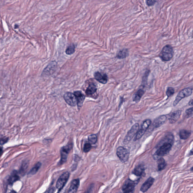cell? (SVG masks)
<instances>
[{
  "mask_svg": "<svg viewBox=\"0 0 193 193\" xmlns=\"http://www.w3.org/2000/svg\"><path fill=\"white\" fill-rule=\"evenodd\" d=\"M174 51L170 45H166L163 48L159 54V57L163 61H169L173 57Z\"/></svg>",
  "mask_w": 193,
  "mask_h": 193,
  "instance_id": "obj_1",
  "label": "cell"
},
{
  "mask_svg": "<svg viewBox=\"0 0 193 193\" xmlns=\"http://www.w3.org/2000/svg\"><path fill=\"white\" fill-rule=\"evenodd\" d=\"M192 93V89L190 87H187L182 90L179 92L176 96V99L173 103V106H176L183 99L191 96Z\"/></svg>",
  "mask_w": 193,
  "mask_h": 193,
  "instance_id": "obj_2",
  "label": "cell"
},
{
  "mask_svg": "<svg viewBox=\"0 0 193 193\" xmlns=\"http://www.w3.org/2000/svg\"><path fill=\"white\" fill-rule=\"evenodd\" d=\"M137 183V181H133L130 179L127 180L122 186L123 193H134Z\"/></svg>",
  "mask_w": 193,
  "mask_h": 193,
  "instance_id": "obj_3",
  "label": "cell"
},
{
  "mask_svg": "<svg viewBox=\"0 0 193 193\" xmlns=\"http://www.w3.org/2000/svg\"><path fill=\"white\" fill-rule=\"evenodd\" d=\"M117 155L121 161L123 163H125L128 161L129 157V152L123 147H119L117 149Z\"/></svg>",
  "mask_w": 193,
  "mask_h": 193,
  "instance_id": "obj_4",
  "label": "cell"
},
{
  "mask_svg": "<svg viewBox=\"0 0 193 193\" xmlns=\"http://www.w3.org/2000/svg\"><path fill=\"white\" fill-rule=\"evenodd\" d=\"M172 144L165 143L162 144L161 146L157 150L156 155L159 157H163L168 154L171 150Z\"/></svg>",
  "mask_w": 193,
  "mask_h": 193,
  "instance_id": "obj_5",
  "label": "cell"
},
{
  "mask_svg": "<svg viewBox=\"0 0 193 193\" xmlns=\"http://www.w3.org/2000/svg\"><path fill=\"white\" fill-rule=\"evenodd\" d=\"M69 177V172H66L63 173L57 182L56 187L59 190L64 188L66 184V183Z\"/></svg>",
  "mask_w": 193,
  "mask_h": 193,
  "instance_id": "obj_6",
  "label": "cell"
},
{
  "mask_svg": "<svg viewBox=\"0 0 193 193\" xmlns=\"http://www.w3.org/2000/svg\"><path fill=\"white\" fill-rule=\"evenodd\" d=\"M139 126L138 123H136L132 126L125 138L124 140V144L128 143L132 139L135 135L137 134L138 132Z\"/></svg>",
  "mask_w": 193,
  "mask_h": 193,
  "instance_id": "obj_7",
  "label": "cell"
},
{
  "mask_svg": "<svg viewBox=\"0 0 193 193\" xmlns=\"http://www.w3.org/2000/svg\"><path fill=\"white\" fill-rule=\"evenodd\" d=\"M72 146L71 144H69L63 147L60 150L61 154V159H60V164H62L66 161L67 159L68 155L69 152L71 150Z\"/></svg>",
  "mask_w": 193,
  "mask_h": 193,
  "instance_id": "obj_8",
  "label": "cell"
},
{
  "mask_svg": "<svg viewBox=\"0 0 193 193\" xmlns=\"http://www.w3.org/2000/svg\"><path fill=\"white\" fill-rule=\"evenodd\" d=\"M64 98L66 102L71 106H76L78 104L76 98L74 94L66 92L64 95Z\"/></svg>",
  "mask_w": 193,
  "mask_h": 193,
  "instance_id": "obj_9",
  "label": "cell"
},
{
  "mask_svg": "<svg viewBox=\"0 0 193 193\" xmlns=\"http://www.w3.org/2000/svg\"><path fill=\"white\" fill-rule=\"evenodd\" d=\"M154 181V179L153 178L149 177L141 186L140 190L141 192L145 193L152 186Z\"/></svg>",
  "mask_w": 193,
  "mask_h": 193,
  "instance_id": "obj_10",
  "label": "cell"
},
{
  "mask_svg": "<svg viewBox=\"0 0 193 193\" xmlns=\"http://www.w3.org/2000/svg\"><path fill=\"white\" fill-rule=\"evenodd\" d=\"M166 118V116L165 115L160 116L156 118L153 123V128H159L165 123Z\"/></svg>",
  "mask_w": 193,
  "mask_h": 193,
  "instance_id": "obj_11",
  "label": "cell"
},
{
  "mask_svg": "<svg viewBox=\"0 0 193 193\" xmlns=\"http://www.w3.org/2000/svg\"><path fill=\"white\" fill-rule=\"evenodd\" d=\"M94 77L96 80L102 84H106L108 82V78L106 74H102L99 72H96Z\"/></svg>",
  "mask_w": 193,
  "mask_h": 193,
  "instance_id": "obj_12",
  "label": "cell"
},
{
  "mask_svg": "<svg viewBox=\"0 0 193 193\" xmlns=\"http://www.w3.org/2000/svg\"><path fill=\"white\" fill-rule=\"evenodd\" d=\"M74 94L76 98L78 105V107L81 108L82 106L85 99V96L80 91H76Z\"/></svg>",
  "mask_w": 193,
  "mask_h": 193,
  "instance_id": "obj_13",
  "label": "cell"
},
{
  "mask_svg": "<svg viewBox=\"0 0 193 193\" xmlns=\"http://www.w3.org/2000/svg\"><path fill=\"white\" fill-rule=\"evenodd\" d=\"M181 114V111L180 110H177V111L173 112L171 113L169 115L168 118L171 123H176L178 120Z\"/></svg>",
  "mask_w": 193,
  "mask_h": 193,
  "instance_id": "obj_14",
  "label": "cell"
},
{
  "mask_svg": "<svg viewBox=\"0 0 193 193\" xmlns=\"http://www.w3.org/2000/svg\"><path fill=\"white\" fill-rule=\"evenodd\" d=\"M80 185V181L78 179L72 181L68 193H75L77 191Z\"/></svg>",
  "mask_w": 193,
  "mask_h": 193,
  "instance_id": "obj_15",
  "label": "cell"
},
{
  "mask_svg": "<svg viewBox=\"0 0 193 193\" xmlns=\"http://www.w3.org/2000/svg\"><path fill=\"white\" fill-rule=\"evenodd\" d=\"M145 168L142 164H139L132 171V173L137 176H143L145 173Z\"/></svg>",
  "mask_w": 193,
  "mask_h": 193,
  "instance_id": "obj_16",
  "label": "cell"
},
{
  "mask_svg": "<svg viewBox=\"0 0 193 193\" xmlns=\"http://www.w3.org/2000/svg\"><path fill=\"white\" fill-rule=\"evenodd\" d=\"M56 63H55V62H52L50 63L43 70V73L45 74H52V72L55 71V69H56Z\"/></svg>",
  "mask_w": 193,
  "mask_h": 193,
  "instance_id": "obj_17",
  "label": "cell"
},
{
  "mask_svg": "<svg viewBox=\"0 0 193 193\" xmlns=\"http://www.w3.org/2000/svg\"><path fill=\"white\" fill-rule=\"evenodd\" d=\"M97 88L95 83H91L89 85L87 89L86 90V94L87 96L93 95L96 92Z\"/></svg>",
  "mask_w": 193,
  "mask_h": 193,
  "instance_id": "obj_18",
  "label": "cell"
},
{
  "mask_svg": "<svg viewBox=\"0 0 193 193\" xmlns=\"http://www.w3.org/2000/svg\"><path fill=\"white\" fill-rule=\"evenodd\" d=\"M158 170L159 171H161L165 169L167 166V163H166L165 159L163 158H159L158 159L157 162Z\"/></svg>",
  "mask_w": 193,
  "mask_h": 193,
  "instance_id": "obj_19",
  "label": "cell"
},
{
  "mask_svg": "<svg viewBox=\"0 0 193 193\" xmlns=\"http://www.w3.org/2000/svg\"><path fill=\"white\" fill-rule=\"evenodd\" d=\"M190 135H191V132L187 130L182 129L180 131L179 136L181 139L186 140L189 138Z\"/></svg>",
  "mask_w": 193,
  "mask_h": 193,
  "instance_id": "obj_20",
  "label": "cell"
},
{
  "mask_svg": "<svg viewBox=\"0 0 193 193\" xmlns=\"http://www.w3.org/2000/svg\"><path fill=\"white\" fill-rule=\"evenodd\" d=\"M19 177L17 175V172H13L12 174L10 176L8 180V183L10 185H13V184L19 180Z\"/></svg>",
  "mask_w": 193,
  "mask_h": 193,
  "instance_id": "obj_21",
  "label": "cell"
},
{
  "mask_svg": "<svg viewBox=\"0 0 193 193\" xmlns=\"http://www.w3.org/2000/svg\"><path fill=\"white\" fill-rule=\"evenodd\" d=\"M129 52L128 49H123L120 51L117 56V57L119 59L125 58L128 56Z\"/></svg>",
  "mask_w": 193,
  "mask_h": 193,
  "instance_id": "obj_22",
  "label": "cell"
},
{
  "mask_svg": "<svg viewBox=\"0 0 193 193\" xmlns=\"http://www.w3.org/2000/svg\"><path fill=\"white\" fill-rule=\"evenodd\" d=\"M144 94V91L143 90L140 89L137 91L134 96L133 98L134 101L137 102L141 99V97L143 96Z\"/></svg>",
  "mask_w": 193,
  "mask_h": 193,
  "instance_id": "obj_23",
  "label": "cell"
},
{
  "mask_svg": "<svg viewBox=\"0 0 193 193\" xmlns=\"http://www.w3.org/2000/svg\"><path fill=\"white\" fill-rule=\"evenodd\" d=\"M42 164L40 162H38L34 166L33 168L31 169V171L28 173L29 175H34L38 171V170L40 168Z\"/></svg>",
  "mask_w": 193,
  "mask_h": 193,
  "instance_id": "obj_24",
  "label": "cell"
},
{
  "mask_svg": "<svg viewBox=\"0 0 193 193\" xmlns=\"http://www.w3.org/2000/svg\"><path fill=\"white\" fill-rule=\"evenodd\" d=\"M151 124V121L150 119L146 120L143 122L142 125L141 129L146 131Z\"/></svg>",
  "mask_w": 193,
  "mask_h": 193,
  "instance_id": "obj_25",
  "label": "cell"
},
{
  "mask_svg": "<svg viewBox=\"0 0 193 193\" xmlns=\"http://www.w3.org/2000/svg\"><path fill=\"white\" fill-rule=\"evenodd\" d=\"M75 47L74 45H71L67 48L66 53L68 55H71L75 52Z\"/></svg>",
  "mask_w": 193,
  "mask_h": 193,
  "instance_id": "obj_26",
  "label": "cell"
},
{
  "mask_svg": "<svg viewBox=\"0 0 193 193\" xmlns=\"http://www.w3.org/2000/svg\"><path fill=\"white\" fill-rule=\"evenodd\" d=\"M28 163L27 162H25L23 163L22 165L20 171H19V172H20V174L22 175L25 174L26 171L27 169L28 168Z\"/></svg>",
  "mask_w": 193,
  "mask_h": 193,
  "instance_id": "obj_27",
  "label": "cell"
},
{
  "mask_svg": "<svg viewBox=\"0 0 193 193\" xmlns=\"http://www.w3.org/2000/svg\"><path fill=\"white\" fill-rule=\"evenodd\" d=\"M89 142L91 144H94L96 143L97 140V137L96 135L92 134L90 135L88 138Z\"/></svg>",
  "mask_w": 193,
  "mask_h": 193,
  "instance_id": "obj_28",
  "label": "cell"
},
{
  "mask_svg": "<svg viewBox=\"0 0 193 193\" xmlns=\"http://www.w3.org/2000/svg\"><path fill=\"white\" fill-rule=\"evenodd\" d=\"M175 93V90L174 88L172 87H169L167 88L166 94L168 96V98L171 97L173 96Z\"/></svg>",
  "mask_w": 193,
  "mask_h": 193,
  "instance_id": "obj_29",
  "label": "cell"
},
{
  "mask_svg": "<svg viewBox=\"0 0 193 193\" xmlns=\"http://www.w3.org/2000/svg\"><path fill=\"white\" fill-rule=\"evenodd\" d=\"M186 116L187 118H190L193 116V107L186 110Z\"/></svg>",
  "mask_w": 193,
  "mask_h": 193,
  "instance_id": "obj_30",
  "label": "cell"
},
{
  "mask_svg": "<svg viewBox=\"0 0 193 193\" xmlns=\"http://www.w3.org/2000/svg\"><path fill=\"white\" fill-rule=\"evenodd\" d=\"M145 132H146V131L143 130L142 129H140L139 131L138 132L137 134H136L135 140L140 139L143 136V135L145 134Z\"/></svg>",
  "mask_w": 193,
  "mask_h": 193,
  "instance_id": "obj_31",
  "label": "cell"
},
{
  "mask_svg": "<svg viewBox=\"0 0 193 193\" xmlns=\"http://www.w3.org/2000/svg\"><path fill=\"white\" fill-rule=\"evenodd\" d=\"M92 146L90 143H86L85 144L83 147V151L85 152H88L91 150Z\"/></svg>",
  "mask_w": 193,
  "mask_h": 193,
  "instance_id": "obj_32",
  "label": "cell"
},
{
  "mask_svg": "<svg viewBox=\"0 0 193 193\" xmlns=\"http://www.w3.org/2000/svg\"><path fill=\"white\" fill-rule=\"evenodd\" d=\"M156 1H147L146 4L148 6H150L155 4Z\"/></svg>",
  "mask_w": 193,
  "mask_h": 193,
  "instance_id": "obj_33",
  "label": "cell"
},
{
  "mask_svg": "<svg viewBox=\"0 0 193 193\" xmlns=\"http://www.w3.org/2000/svg\"><path fill=\"white\" fill-rule=\"evenodd\" d=\"M54 191V190L53 188H51L49 189L46 192H45L44 193H53Z\"/></svg>",
  "mask_w": 193,
  "mask_h": 193,
  "instance_id": "obj_34",
  "label": "cell"
},
{
  "mask_svg": "<svg viewBox=\"0 0 193 193\" xmlns=\"http://www.w3.org/2000/svg\"><path fill=\"white\" fill-rule=\"evenodd\" d=\"M8 140H6V138L3 139H2V138L1 139V145H3V144L5 143L6 142V141H7Z\"/></svg>",
  "mask_w": 193,
  "mask_h": 193,
  "instance_id": "obj_35",
  "label": "cell"
},
{
  "mask_svg": "<svg viewBox=\"0 0 193 193\" xmlns=\"http://www.w3.org/2000/svg\"><path fill=\"white\" fill-rule=\"evenodd\" d=\"M65 190H64V188L61 189V190H59L58 192L57 193H65Z\"/></svg>",
  "mask_w": 193,
  "mask_h": 193,
  "instance_id": "obj_36",
  "label": "cell"
},
{
  "mask_svg": "<svg viewBox=\"0 0 193 193\" xmlns=\"http://www.w3.org/2000/svg\"><path fill=\"white\" fill-rule=\"evenodd\" d=\"M92 187H90L89 189V190H87V192H86L85 193H90L91 190H92Z\"/></svg>",
  "mask_w": 193,
  "mask_h": 193,
  "instance_id": "obj_37",
  "label": "cell"
},
{
  "mask_svg": "<svg viewBox=\"0 0 193 193\" xmlns=\"http://www.w3.org/2000/svg\"><path fill=\"white\" fill-rule=\"evenodd\" d=\"M189 156L193 155V148L192 149L188 154Z\"/></svg>",
  "mask_w": 193,
  "mask_h": 193,
  "instance_id": "obj_38",
  "label": "cell"
},
{
  "mask_svg": "<svg viewBox=\"0 0 193 193\" xmlns=\"http://www.w3.org/2000/svg\"><path fill=\"white\" fill-rule=\"evenodd\" d=\"M189 104L190 106H193V99L190 101L189 103Z\"/></svg>",
  "mask_w": 193,
  "mask_h": 193,
  "instance_id": "obj_39",
  "label": "cell"
},
{
  "mask_svg": "<svg viewBox=\"0 0 193 193\" xmlns=\"http://www.w3.org/2000/svg\"><path fill=\"white\" fill-rule=\"evenodd\" d=\"M9 193H17L16 191H14V190H12V191L10 192Z\"/></svg>",
  "mask_w": 193,
  "mask_h": 193,
  "instance_id": "obj_40",
  "label": "cell"
},
{
  "mask_svg": "<svg viewBox=\"0 0 193 193\" xmlns=\"http://www.w3.org/2000/svg\"><path fill=\"white\" fill-rule=\"evenodd\" d=\"M190 171H191L193 172V166L192 168H191V169H190Z\"/></svg>",
  "mask_w": 193,
  "mask_h": 193,
  "instance_id": "obj_41",
  "label": "cell"
}]
</instances>
